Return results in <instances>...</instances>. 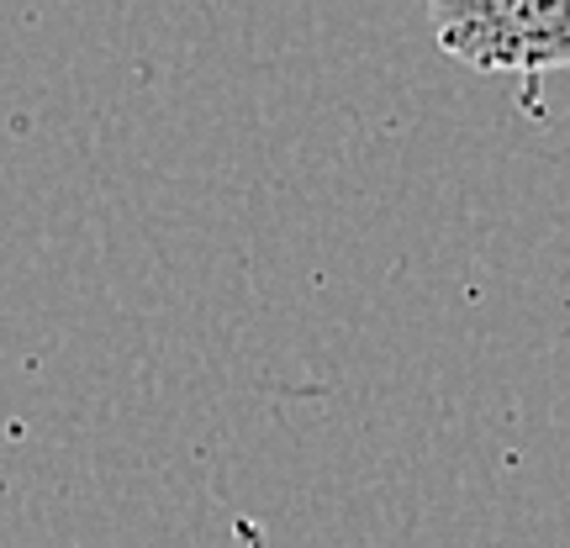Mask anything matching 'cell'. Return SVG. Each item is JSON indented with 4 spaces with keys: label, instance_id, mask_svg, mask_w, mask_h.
<instances>
[{
    "label": "cell",
    "instance_id": "1",
    "mask_svg": "<svg viewBox=\"0 0 570 548\" xmlns=\"http://www.w3.org/2000/svg\"><path fill=\"white\" fill-rule=\"evenodd\" d=\"M433 32L449 59L539 80L570 69V0H439Z\"/></svg>",
    "mask_w": 570,
    "mask_h": 548
}]
</instances>
